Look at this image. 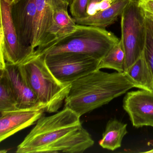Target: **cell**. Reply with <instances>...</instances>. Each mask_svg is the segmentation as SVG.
<instances>
[{"label":"cell","instance_id":"cell-1","mask_svg":"<svg viewBox=\"0 0 153 153\" xmlns=\"http://www.w3.org/2000/svg\"><path fill=\"white\" fill-rule=\"evenodd\" d=\"M80 118L66 107L50 116L43 114L18 146L16 152L83 153L94 141L83 128Z\"/></svg>","mask_w":153,"mask_h":153},{"label":"cell","instance_id":"cell-2","mask_svg":"<svg viewBox=\"0 0 153 153\" xmlns=\"http://www.w3.org/2000/svg\"><path fill=\"white\" fill-rule=\"evenodd\" d=\"M136 88L124 72L97 70L75 80L65 100V106L82 115L108 104Z\"/></svg>","mask_w":153,"mask_h":153},{"label":"cell","instance_id":"cell-3","mask_svg":"<svg viewBox=\"0 0 153 153\" xmlns=\"http://www.w3.org/2000/svg\"><path fill=\"white\" fill-rule=\"evenodd\" d=\"M18 68L45 112H58L65 102L71 84L62 83L56 78L46 64L44 54L34 52Z\"/></svg>","mask_w":153,"mask_h":153},{"label":"cell","instance_id":"cell-4","mask_svg":"<svg viewBox=\"0 0 153 153\" xmlns=\"http://www.w3.org/2000/svg\"><path fill=\"white\" fill-rule=\"evenodd\" d=\"M119 41L114 34L105 28L77 25L74 32L41 49H36L35 52L45 55L83 53L101 60Z\"/></svg>","mask_w":153,"mask_h":153},{"label":"cell","instance_id":"cell-5","mask_svg":"<svg viewBox=\"0 0 153 153\" xmlns=\"http://www.w3.org/2000/svg\"><path fill=\"white\" fill-rule=\"evenodd\" d=\"M122 41L125 53L124 72L140 57L145 49L146 17L138 3L130 1L121 16Z\"/></svg>","mask_w":153,"mask_h":153},{"label":"cell","instance_id":"cell-6","mask_svg":"<svg viewBox=\"0 0 153 153\" xmlns=\"http://www.w3.org/2000/svg\"><path fill=\"white\" fill-rule=\"evenodd\" d=\"M0 70H2L5 68L6 63L20 65L31 56L35 50L20 42L12 19V6L7 0H0Z\"/></svg>","mask_w":153,"mask_h":153},{"label":"cell","instance_id":"cell-7","mask_svg":"<svg viewBox=\"0 0 153 153\" xmlns=\"http://www.w3.org/2000/svg\"><path fill=\"white\" fill-rule=\"evenodd\" d=\"M45 61L57 79L64 84H71L98 70L100 60L83 53H61L45 55Z\"/></svg>","mask_w":153,"mask_h":153},{"label":"cell","instance_id":"cell-8","mask_svg":"<svg viewBox=\"0 0 153 153\" xmlns=\"http://www.w3.org/2000/svg\"><path fill=\"white\" fill-rule=\"evenodd\" d=\"M123 107L133 127H153V93L141 89L128 92Z\"/></svg>","mask_w":153,"mask_h":153},{"label":"cell","instance_id":"cell-9","mask_svg":"<svg viewBox=\"0 0 153 153\" xmlns=\"http://www.w3.org/2000/svg\"><path fill=\"white\" fill-rule=\"evenodd\" d=\"M45 112L42 108H33L0 112V142L35 123Z\"/></svg>","mask_w":153,"mask_h":153},{"label":"cell","instance_id":"cell-10","mask_svg":"<svg viewBox=\"0 0 153 153\" xmlns=\"http://www.w3.org/2000/svg\"><path fill=\"white\" fill-rule=\"evenodd\" d=\"M11 14L19 41L31 47L35 21V0H21L11 7Z\"/></svg>","mask_w":153,"mask_h":153},{"label":"cell","instance_id":"cell-11","mask_svg":"<svg viewBox=\"0 0 153 153\" xmlns=\"http://www.w3.org/2000/svg\"><path fill=\"white\" fill-rule=\"evenodd\" d=\"M35 4L36 14L31 44V47L34 50L45 43L55 9L59 4L63 5L59 0H35Z\"/></svg>","mask_w":153,"mask_h":153},{"label":"cell","instance_id":"cell-12","mask_svg":"<svg viewBox=\"0 0 153 153\" xmlns=\"http://www.w3.org/2000/svg\"><path fill=\"white\" fill-rule=\"evenodd\" d=\"M4 70L14 91L18 109L42 108L45 110L44 105L22 77L18 66L6 63Z\"/></svg>","mask_w":153,"mask_h":153},{"label":"cell","instance_id":"cell-13","mask_svg":"<svg viewBox=\"0 0 153 153\" xmlns=\"http://www.w3.org/2000/svg\"><path fill=\"white\" fill-rule=\"evenodd\" d=\"M130 2L129 0H115L109 8L104 10L82 18H72L77 25L105 28L117 21Z\"/></svg>","mask_w":153,"mask_h":153},{"label":"cell","instance_id":"cell-14","mask_svg":"<svg viewBox=\"0 0 153 153\" xmlns=\"http://www.w3.org/2000/svg\"><path fill=\"white\" fill-rule=\"evenodd\" d=\"M68 7L59 4L55 9L51 25L48 31L47 40L40 49L54 41L59 40L74 32L77 27L72 17L68 14Z\"/></svg>","mask_w":153,"mask_h":153},{"label":"cell","instance_id":"cell-15","mask_svg":"<svg viewBox=\"0 0 153 153\" xmlns=\"http://www.w3.org/2000/svg\"><path fill=\"white\" fill-rule=\"evenodd\" d=\"M136 88L153 93V72L143 51L139 59L124 71Z\"/></svg>","mask_w":153,"mask_h":153},{"label":"cell","instance_id":"cell-16","mask_svg":"<svg viewBox=\"0 0 153 153\" xmlns=\"http://www.w3.org/2000/svg\"><path fill=\"white\" fill-rule=\"evenodd\" d=\"M127 124L116 119H111L106 123L105 130L99 144L102 148L114 151L121 146L123 139L128 133Z\"/></svg>","mask_w":153,"mask_h":153},{"label":"cell","instance_id":"cell-17","mask_svg":"<svg viewBox=\"0 0 153 153\" xmlns=\"http://www.w3.org/2000/svg\"><path fill=\"white\" fill-rule=\"evenodd\" d=\"M125 59V50L120 39L119 42L100 60L98 70L111 69L118 72H123Z\"/></svg>","mask_w":153,"mask_h":153},{"label":"cell","instance_id":"cell-18","mask_svg":"<svg viewBox=\"0 0 153 153\" xmlns=\"http://www.w3.org/2000/svg\"><path fill=\"white\" fill-rule=\"evenodd\" d=\"M0 112L18 109L16 97L5 70H0Z\"/></svg>","mask_w":153,"mask_h":153},{"label":"cell","instance_id":"cell-19","mask_svg":"<svg viewBox=\"0 0 153 153\" xmlns=\"http://www.w3.org/2000/svg\"><path fill=\"white\" fill-rule=\"evenodd\" d=\"M146 35L144 51L153 72V21L146 17Z\"/></svg>","mask_w":153,"mask_h":153},{"label":"cell","instance_id":"cell-20","mask_svg":"<svg viewBox=\"0 0 153 153\" xmlns=\"http://www.w3.org/2000/svg\"><path fill=\"white\" fill-rule=\"evenodd\" d=\"M89 0H73L70 6V11L73 18L80 19L88 16V9Z\"/></svg>","mask_w":153,"mask_h":153},{"label":"cell","instance_id":"cell-21","mask_svg":"<svg viewBox=\"0 0 153 153\" xmlns=\"http://www.w3.org/2000/svg\"><path fill=\"white\" fill-rule=\"evenodd\" d=\"M138 5L146 16L153 21V0H140Z\"/></svg>","mask_w":153,"mask_h":153},{"label":"cell","instance_id":"cell-22","mask_svg":"<svg viewBox=\"0 0 153 153\" xmlns=\"http://www.w3.org/2000/svg\"><path fill=\"white\" fill-rule=\"evenodd\" d=\"M114 1L113 0H103L99 3H96L97 12L108 8L112 5Z\"/></svg>","mask_w":153,"mask_h":153},{"label":"cell","instance_id":"cell-23","mask_svg":"<svg viewBox=\"0 0 153 153\" xmlns=\"http://www.w3.org/2000/svg\"><path fill=\"white\" fill-rule=\"evenodd\" d=\"M7 1L11 6H12L20 1L21 0H7Z\"/></svg>","mask_w":153,"mask_h":153},{"label":"cell","instance_id":"cell-24","mask_svg":"<svg viewBox=\"0 0 153 153\" xmlns=\"http://www.w3.org/2000/svg\"><path fill=\"white\" fill-rule=\"evenodd\" d=\"M62 4L67 7H68L70 5V0H59Z\"/></svg>","mask_w":153,"mask_h":153},{"label":"cell","instance_id":"cell-25","mask_svg":"<svg viewBox=\"0 0 153 153\" xmlns=\"http://www.w3.org/2000/svg\"><path fill=\"white\" fill-rule=\"evenodd\" d=\"M103 0H89V5H90L91 4H92V3H98L99 2H101ZM114 1H115V0H113ZM88 5V6H89Z\"/></svg>","mask_w":153,"mask_h":153},{"label":"cell","instance_id":"cell-26","mask_svg":"<svg viewBox=\"0 0 153 153\" xmlns=\"http://www.w3.org/2000/svg\"><path fill=\"white\" fill-rule=\"evenodd\" d=\"M129 1H132V2H137V3H138L139 1L140 0H129Z\"/></svg>","mask_w":153,"mask_h":153},{"label":"cell","instance_id":"cell-27","mask_svg":"<svg viewBox=\"0 0 153 153\" xmlns=\"http://www.w3.org/2000/svg\"><path fill=\"white\" fill-rule=\"evenodd\" d=\"M72 1H73V0H70V5L71 3L72 2Z\"/></svg>","mask_w":153,"mask_h":153}]
</instances>
